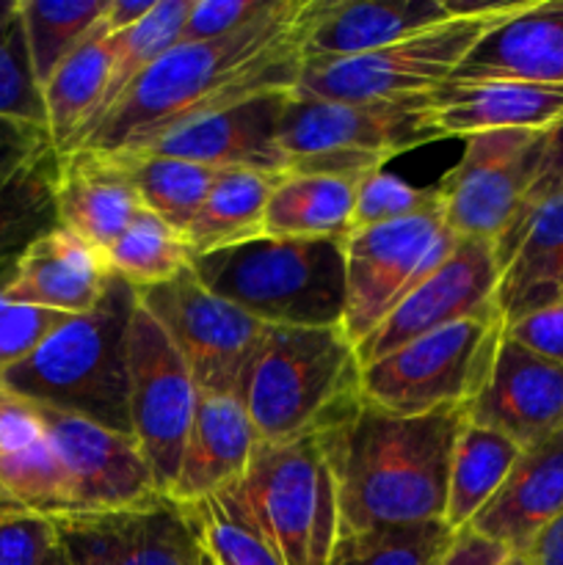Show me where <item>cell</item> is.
I'll return each mask as SVG.
<instances>
[{
	"label": "cell",
	"mask_w": 563,
	"mask_h": 565,
	"mask_svg": "<svg viewBox=\"0 0 563 565\" xmlns=\"http://www.w3.org/2000/svg\"><path fill=\"white\" fill-rule=\"evenodd\" d=\"M127 384L130 434L158 491L169 497L191 434L199 390L180 351L141 303L127 340Z\"/></svg>",
	"instance_id": "cell-12"
},
{
	"label": "cell",
	"mask_w": 563,
	"mask_h": 565,
	"mask_svg": "<svg viewBox=\"0 0 563 565\" xmlns=\"http://www.w3.org/2000/svg\"><path fill=\"white\" fill-rule=\"evenodd\" d=\"M17 9H20V0H0V25H3L9 17H14Z\"/></svg>",
	"instance_id": "cell-50"
},
{
	"label": "cell",
	"mask_w": 563,
	"mask_h": 565,
	"mask_svg": "<svg viewBox=\"0 0 563 565\" xmlns=\"http://www.w3.org/2000/svg\"><path fill=\"white\" fill-rule=\"evenodd\" d=\"M467 419L522 450L563 430V367L502 337Z\"/></svg>",
	"instance_id": "cell-18"
},
{
	"label": "cell",
	"mask_w": 563,
	"mask_h": 565,
	"mask_svg": "<svg viewBox=\"0 0 563 565\" xmlns=\"http://www.w3.org/2000/svg\"><path fill=\"white\" fill-rule=\"evenodd\" d=\"M519 456L522 447L497 430L480 428L467 419L453 450L450 478H447V527L456 533L467 530L486 502L497 494Z\"/></svg>",
	"instance_id": "cell-30"
},
{
	"label": "cell",
	"mask_w": 563,
	"mask_h": 565,
	"mask_svg": "<svg viewBox=\"0 0 563 565\" xmlns=\"http://www.w3.org/2000/svg\"><path fill=\"white\" fill-rule=\"evenodd\" d=\"M36 406L44 434L70 478L72 513L127 511L163 497L132 436L42 403Z\"/></svg>",
	"instance_id": "cell-16"
},
{
	"label": "cell",
	"mask_w": 563,
	"mask_h": 565,
	"mask_svg": "<svg viewBox=\"0 0 563 565\" xmlns=\"http://www.w3.org/2000/svg\"><path fill=\"white\" fill-rule=\"evenodd\" d=\"M44 565H70V561H66V555H64V550H61V544H59V550L53 552V555L47 557V563Z\"/></svg>",
	"instance_id": "cell-51"
},
{
	"label": "cell",
	"mask_w": 563,
	"mask_h": 565,
	"mask_svg": "<svg viewBox=\"0 0 563 565\" xmlns=\"http://www.w3.org/2000/svg\"><path fill=\"white\" fill-rule=\"evenodd\" d=\"M121 154V160L127 163V171H130V180L144 207L158 215L160 221H166L180 235L188 230L193 215L199 213L202 202L208 199L215 177L221 174L219 169H210V166L166 158V154Z\"/></svg>",
	"instance_id": "cell-33"
},
{
	"label": "cell",
	"mask_w": 563,
	"mask_h": 565,
	"mask_svg": "<svg viewBox=\"0 0 563 565\" xmlns=\"http://www.w3.org/2000/svg\"><path fill=\"white\" fill-rule=\"evenodd\" d=\"M196 279L259 323L287 329L342 326L346 237H270L199 254Z\"/></svg>",
	"instance_id": "cell-5"
},
{
	"label": "cell",
	"mask_w": 563,
	"mask_h": 565,
	"mask_svg": "<svg viewBox=\"0 0 563 565\" xmlns=\"http://www.w3.org/2000/svg\"><path fill=\"white\" fill-rule=\"evenodd\" d=\"M3 281H0V379L6 370L25 362L53 331L75 318V315L53 312V309L6 301Z\"/></svg>",
	"instance_id": "cell-40"
},
{
	"label": "cell",
	"mask_w": 563,
	"mask_h": 565,
	"mask_svg": "<svg viewBox=\"0 0 563 565\" xmlns=\"http://www.w3.org/2000/svg\"><path fill=\"white\" fill-rule=\"evenodd\" d=\"M226 491L282 563L329 565L340 541V508L318 436L257 441L246 475Z\"/></svg>",
	"instance_id": "cell-6"
},
{
	"label": "cell",
	"mask_w": 563,
	"mask_h": 565,
	"mask_svg": "<svg viewBox=\"0 0 563 565\" xmlns=\"http://www.w3.org/2000/svg\"><path fill=\"white\" fill-rule=\"evenodd\" d=\"M436 141L423 97L337 103L293 92L279 127L287 171L364 180L395 154Z\"/></svg>",
	"instance_id": "cell-7"
},
{
	"label": "cell",
	"mask_w": 563,
	"mask_h": 565,
	"mask_svg": "<svg viewBox=\"0 0 563 565\" xmlns=\"http://www.w3.org/2000/svg\"><path fill=\"white\" fill-rule=\"evenodd\" d=\"M199 544L213 565H285L274 546L243 516L230 491L188 505Z\"/></svg>",
	"instance_id": "cell-37"
},
{
	"label": "cell",
	"mask_w": 563,
	"mask_h": 565,
	"mask_svg": "<svg viewBox=\"0 0 563 565\" xmlns=\"http://www.w3.org/2000/svg\"><path fill=\"white\" fill-rule=\"evenodd\" d=\"M467 406L397 417L370 401L318 436L340 508V533L445 522L447 478Z\"/></svg>",
	"instance_id": "cell-2"
},
{
	"label": "cell",
	"mask_w": 563,
	"mask_h": 565,
	"mask_svg": "<svg viewBox=\"0 0 563 565\" xmlns=\"http://www.w3.org/2000/svg\"><path fill=\"white\" fill-rule=\"evenodd\" d=\"M191 3L193 0H158V3L152 6V11H149L138 25H132L130 31L110 39L114 58H110V72L103 88V99H99L97 114L92 116V121H88V127L83 130L75 149H81V143L97 130L99 121H103L105 116L110 114V108L121 99V94H125L127 88H130L132 83L160 58V55H166L177 42H180L182 25H185ZM75 149H72V152H75Z\"/></svg>",
	"instance_id": "cell-31"
},
{
	"label": "cell",
	"mask_w": 563,
	"mask_h": 565,
	"mask_svg": "<svg viewBox=\"0 0 563 565\" xmlns=\"http://www.w3.org/2000/svg\"><path fill=\"white\" fill-rule=\"evenodd\" d=\"M44 439L39 406L0 384V452H20Z\"/></svg>",
	"instance_id": "cell-45"
},
{
	"label": "cell",
	"mask_w": 563,
	"mask_h": 565,
	"mask_svg": "<svg viewBox=\"0 0 563 565\" xmlns=\"http://www.w3.org/2000/svg\"><path fill=\"white\" fill-rule=\"evenodd\" d=\"M59 550V530L50 516L20 505H0V565H44Z\"/></svg>",
	"instance_id": "cell-41"
},
{
	"label": "cell",
	"mask_w": 563,
	"mask_h": 565,
	"mask_svg": "<svg viewBox=\"0 0 563 565\" xmlns=\"http://www.w3.org/2000/svg\"><path fill=\"white\" fill-rule=\"evenodd\" d=\"M110 270L105 254L64 226L33 241L3 281V298L66 315L92 312L105 296Z\"/></svg>",
	"instance_id": "cell-25"
},
{
	"label": "cell",
	"mask_w": 563,
	"mask_h": 565,
	"mask_svg": "<svg viewBox=\"0 0 563 565\" xmlns=\"http://www.w3.org/2000/svg\"><path fill=\"white\" fill-rule=\"evenodd\" d=\"M136 292L138 303L180 351L196 390L237 397L243 375L270 326L210 292L193 268Z\"/></svg>",
	"instance_id": "cell-11"
},
{
	"label": "cell",
	"mask_w": 563,
	"mask_h": 565,
	"mask_svg": "<svg viewBox=\"0 0 563 565\" xmlns=\"http://www.w3.org/2000/svg\"><path fill=\"white\" fill-rule=\"evenodd\" d=\"M442 204L346 235V312L342 331L353 348L456 248Z\"/></svg>",
	"instance_id": "cell-10"
},
{
	"label": "cell",
	"mask_w": 563,
	"mask_h": 565,
	"mask_svg": "<svg viewBox=\"0 0 563 565\" xmlns=\"http://www.w3.org/2000/svg\"><path fill=\"white\" fill-rule=\"evenodd\" d=\"M502 340V320L467 318L428 331L362 367V397L397 417L469 406Z\"/></svg>",
	"instance_id": "cell-8"
},
{
	"label": "cell",
	"mask_w": 563,
	"mask_h": 565,
	"mask_svg": "<svg viewBox=\"0 0 563 565\" xmlns=\"http://www.w3.org/2000/svg\"><path fill=\"white\" fill-rule=\"evenodd\" d=\"M136 309V287L110 274L97 307L75 315L53 331L25 362L6 370L0 384L33 403L132 436L127 408V340Z\"/></svg>",
	"instance_id": "cell-4"
},
{
	"label": "cell",
	"mask_w": 563,
	"mask_h": 565,
	"mask_svg": "<svg viewBox=\"0 0 563 565\" xmlns=\"http://www.w3.org/2000/svg\"><path fill=\"white\" fill-rule=\"evenodd\" d=\"M282 174L265 171H221L199 213L182 232L191 257L241 246L263 235L265 207Z\"/></svg>",
	"instance_id": "cell-29"
},
{
	"label": "cell",
	"mask_w": 563,
	"mask_h": 565,
	"mask_svg": "<svg viewBox=\"0 0 563 565\" xmlns=\"http://www.w3.org/2000/svg\"><path fill=\"white\" fill-rule=\"evenodd\" d=\"M141 210L144 204L121 154L77 149L59 158L55 218L88 246L108 252Z\"/></svg>",
	"instance_id": "cell-24"
},
{
	"label": "cell",
	"mask_w": 563,
	"mask_h": 565,
	"mask_svg": "<svg viewBox=\"0 0 563 565\" xmlns=\"http://www.w3.org/2000/svg\"><path fill=\"white\" fill-rule=\"evenodd\" d=\"M561 292H563V285H561Z\"/></svg>",
	"instance_id": "cell-54"
},
{
	"label": "cell",
	"mask_w": 563,
	"mask_h": 565,
	"mask_svg": "<svg viewBox=\"0 0 563 565\" xmlns=\"http://www.w3.org/2000/svg\"><path fill=\"white\" fill-rule=\"evenodd\" d=\"M50 152L55 149L47 127L0 116V185L20 177Z\"/></svg>",
	"instance_id": "cell-44"
},
{
	"label": "cell",
	"mask_w": 563,
	"mask_h": 565,
	"mask_svg": "<svg viewBox=\"0 0 563 565\" xmlns=\"http://www.w3.org/2000/svg\"><path fill=\"white\" fill-rule=\"evenodd\" d=\"M517 0L497 17H450L442 25L386 44L373 53L340 61L304 64L296 94L337 103H386V99L423 97L450 81L464 55L495 22L506 20L522 6Z\"/></svg>",
	"instance_id": "cell-9"
},
{
	"label": "cell",
	"mask_w": 563,
	"mask_h": 565,
	"mask_svg": "<svg viewBox=\"0 0 563 565\" xmlns=\"http://www.w3.org/2000/svg\"><path fill=\"white\" fill-rule=\"evenodd\" d=\"M511 557L513 555H508L502 546L480 539L472 530H461V533H456L439 565H506Z\"/></svg>",
	"instance_id": "cell-47"
},
{
	"label": "cell",
	"mask_w": 563,
	"mask_h": 565,
	"mask_svg": "<svg viewBox=\"0 0 563 565\" xmlns=\"http://www.w3.org/2000/svg\"><path fill=\"white\" fill-rule=\"evenodd\" d=\"M544 132L500 130L467 138L464 158L436 185L453 235L495 243L517 221L535 180Z\"/></svg>",
	"instance_id": "cell-13"
},
{
	"label": "cell",
	"mask_w": 563,
	"mask_h": 565,
	"mask_svg": "<svg viewBox=\"0 0 563 565\" xmlns=\"http://www.w3.org/2000/svg\"><path fill=\"white\" fill-rule=\"evenodd\" d=\"M563 193V119L555 121L550 130L544 132V147H541L539 169H535V180L530 185L528 196H524L522 207L544 199Z\"/></svg>",
	"instance_id": "cell-46"
},
{
	"label": "cell",
	"mask_w": 563,
	"mask_h": 565,
	"mask_svg": "<svg viewBox=\"0 0 563 565\" xmlns=\"http://www.w3.org/2000/svg\"><path fill=\"white\" fill-rule=\"evenodd\" d=\"M425 119L436 141L500 130L541 132L563 119V86L450 77L425 94Z\"/></svg>",
	"instance_id": "cell-20"
},
{
	"label": "cell",
	"mask_w": 563,
	"mask_h": 565,
	"mask_svg": "<svg viewBox=\"0 0 563 565\" xmlns=\"http://www.w3.org/2000/svg\"><path fill=\"white\" fill-rule=\"evenodd\" d=\"M254 445L257 436L235 395L199 392L191 434L169 497L180 505H196L232 489L246 475Z\"/></svg>",
	"instance_id": "cell-26"
},
{
	"label": "cell",
	"mask_w": 563,
	"mask_h": 565,
	"mask_svg": "<svg viewBox=\"0 0 563 565\" xmlns=\"http://www.w3.org/2000/svg\"><path fill=\"white\" fill-rule=\"evenodd\" d=\"M524 563L528 565H563V513L552 519L530 550L524 552Z\"/></svg>",
	"instance_id": "cell-49"
},
{
	"label": "cell",
	"mask_w": 563,
	"mask_h": 565,
	"mask_svg": "<svg viewBox=\"0 0 563 565\" xmlns=\"http://www.w3.org/2000/svg\"><path fill=\"white\" fill-rule=\"evenodd\" d=\"M202 565H213V563L208 561V557H204V552H202Z\"/></svg>",
	"instance_id": "cell-53"
},
{
	"label": "cell",
	"mask_w": 563,
	"mask_h": 565,
	"mask_svg": "<svg viewBox=\"0 0 563 565\" xmlns=\"http://www.w3.org/2000/svg\"><path fill=\"white\" fill-rule=\"evenodd\" d=\"M0 116L47 127L42 88L33 75L20 9L0 25Z\"/></svg>",
	"instance_id": "cell-38"
},
{
	"label": "cell",
	"mask_w": 563,
	"mask_h": 565,
	"mask_svg": "<svg viewBox=\"0 0 563 565\" xmlns=\"http://www.w3.org/2000/svg\"><path fill=\"white\" fill-rule=\"evenodd\" d=\"M359 182L351 177L285 171L270 191L263 235L346 237L351 232Z\"/></svg>",
	"instance_id": "cell-27"
},
{
	"label": "cell",
	"mask_w": 563,
	"mask_h": 565,
	"mask_svg": "<svg viewBox=\"0 0 563 565\" xmlns=\"http://www.w3.org/2000/svg\"><path fill=\"white\" fill-rule=\"evenodd\" d=\"M456 530L445 522L340 533L329 565H439Z\"/></svg>",
	"instance_id": "cell-36"
},
{
	"label": "cell",
	"mask_w": 563,
	"mask_h": 565,
	"mask_svg": "<svg viewBox=\"0 0 563 565\" xmlns=\"http://www.w3.org/2000/svg\"><path fill=\"white\" fill-rule=\"evenodd\" d=\"M563 513V430L522 450L497 494L467 530L524 557L535 535Z\"/></svg>",
	"instance_id": "cell-23"
},
{
	"label": "cell",
	"mask_w": 563,
	"mask_h": 565,
	"mask_svg": "<svg viewBox=\"0 0 563 565\" xmlns=\"http://www.w3.org/2000/svg\"><path fill=\"white\" fill-rule=\"evenodd\" d=\"M502 337L563 367V298L506 323Z\"/></svg>",
	"instance_id": "cell-43"
},
{
	"label": "cell",
	"mask_w": 563,
	"mask_h": 565,
	"mask_svg": "<svg viewBox=\"0 0 563 565\" xmlns=\"http://www.w3.org/2000/svg\"><path fill=\"white\" fill-rule=\"evenodd\" d=\"M110 58H114L110 39H105L94 25L86 42L72 50L42 86L47 132L59 158L77 147L83 130L97 114L110 72Z\"/></svg>",
	"instance_id": "cell-28"
},
{
	"label": "cell",
	"mask_w": 563,
	"mask_h": 565,
	"mask_svg": "<svg viewBox=\"0 0 563 565\" xmlns=\"http://www.w3.org/2000/svg\"><path fill=\"white\" fill-rule=\"evenodd\" d=\"M495 254L500 265L495 301L502 326L561 301L563 193L522 207L517 221L495 241Z\"/></svg>",
	"instance_id": "cell-21"
},
{
	"label": "cell",
	"mask_w": 563,
	"mask_h": 565,
	"mask_svg": "<svg viewBox=\"0 0 563 565\" xmlns=\"http://www.w3.org/2000/svg\"><path fill=\"white\" fill-rule=\"evenodd\" d=\"M301 6L304 0H274L230 36L177 42L121 94L81 149L141 152L166 132L248 97L296 92L304 70L296 36Z\"/></svg>",
	"instance_id": "cell-1"
},
{
	"label": "cell",
	"mask_w": 563,
	"mask_h": 565,
	"mask_svg": "<svg viewBox=\"0 0 563 565\" xmlns=\"http://www.w3.org/2000/svg\"><path fill=\"white\" fill-rule=\"evenodd\" d=\"M70 565H202V544L188 505L171 497L141 508L55 516Z\"/></svg>",
	"instance_id": "cell-15"
},
{
	"label": "cell",
	"mask_w": 563,
	"mask_h": 565,
	"mask_svg": "<svg viewBox=\"0 0 563 565\" xmlns=\"http://www.w3.org/2000/svg\"><path fill=\"white\" fill-rule=\"evenodd\" d=\"M450 20L445 0H304L296 20L304 64L353 58Z\"/></svg>",
	"instance_id": "cell-19"
},
{
	"label": "cell",
	"mask_w": 563,
	"mask_h": 565,
	"mask_svg": "<svg viewBox=\"0 0 563 565\" xmlns=\"http://www.w3.org/2000/svg\"><path fill=\"white\" fill-rule=\"evenodd\" d=\"M55 177L59 154L50 152L20 177L0 185V281L9 279L33 241L59 226Z\"/></svg>",
	"instance_id": "cell-32"
},
{
	"label": "cell",
	"mask_w": 563,
	"mask_h": 565,
	"mask_svg": "<svg viewBox=\"0 0 563 565\" xmlns=\"http://www.w3.org/2000/svg\"><path fill=\"white\" fill-rule=\"evenodd\" d=\"M103 9L105 0H20V20L39 88L72 50L86 42Z\"/></svg>",
	"instance_id": "cell-35"
},
{
	"label": "cell",
	"mask_w": 563,
	"mask_h": 565,
	"mask_svg": "<svg viewBox=\"0 0 563 565\" xmlns=\"http://www.w3.org/2000/svg\"><path fill=\"white\" fill-rule=\"evenodd\" d=\"M439 204L436 188H412L397 180L390 171L379 169L364 177L357 188V207H353V230L390 224V221L406 218V215L423 213V210Z\"/></svg>",
	"instance_id": "cell-39"
},
{
	"label": "cell",
	"mask_w": 563,
	"mask_h": 565,
	"mask_svg": "<svg viewBox=\"0 0 563 565\" xmlns=\"http://www.w3.org/2000/svg\"><path fill=\"white\" fill-rule=\"evenodd\" d=\"M158 0H105V9L97 20V31L105 39H114L119 33L130 31L132 25L144 20L152 11Z\"/></svg>",
	"instance_id": "cell-48"
},
{
	"label": "cell",
	"mask_w": 563,
	"mask_h": 565,
	"mask_svg": "<svg viewBox=\"0 0 563 565\" xmlns=\"http://www.w3.org/2000/svg\"><path fill=\"white\" fill-rule=\"evenodd\" d=\"M274 0H193L180 42H210L241 31L270 9Z\"/></svg>",
	"instance_id": "cell-42"
},
{
	"label": "cell",
	"mask_w": 563,
	"mask_h": 565,
	"mask_svg": "<svg viewBox=\"0 0 563 565\" xmlns=\"http://www.w3.org/2000/svg\"><path fill=\"white\" fill-rule=\"evenodd\" d=\"M450 77L563 86V0H524L475 42Z\"/></svg>",
	"instance_id": "cell-22"
},
{
	"label": "cell",
	"mask_w": 563,
	"mask_h": 565,
	"mask_svg": "<svg viewBox=\"0 0 563 565\" xmlns=\"http://www.w3.org/2000/svg\"><path fill=\"white\" fill-rule=\"evenodd\" d=\"M290 97L293 92L257 94L166 132L141 152L191 160L219 171L243 169L285 174L287 158L282 152L279 127Z\"/></svg>",
	"instance_id": "cell-17"
},
{
	"label": "cell",
	"mask_w": 563,
	"mask_h": 565,
	"mask_svg": "<svg viewBox=\"0 0 563 565\" xmlns=\"http://www.w3.org/2000/svg\"><path fill=\"white\" fill-rule=\"evenodd\" d=\"M191 259L185 237L147 207L105 252V265L110 274L125 279L136 290L174 279L182 270L191 268Z\"/></svg>",
	"instance_id": "cell-34"
},
{
	"label": "cell",
	"mask_w": 563,
	"mask_h": 565,
	"mask_svg": "<svg viewBox=\"0 0 563 565\" xmlns=\"http://www.w3.org/2000/svg\"><path fill=\"white\" fill-rule=\"evenodd\" d=\"M237 401L257 441L287 445L334 428L362 403V364L342 326L268 329Z\"/></svg>",
	"instance_id": "cell-3"
},
{
	"label": "cell",
	"mask_w": 563,
	"mask_h": 565,
	"mask_svg": "<svg viewBox=\"0 0 563 565\" xmlns=\"http://www.w3.org/2000/svg\"><path fill=\"white\" fill-rule=\"evenodd\" d=\"M497 285H500V265H497L495 243L458 237L445 263L431 270L414 290H408L392 307V312L359 342V364L364 367L395 348L458 320L489 318V315L500 318L495 301Z\"/></svg>",
	"instance_id": "cell-14"
},
{
	"label": "cell",
	"mask_w": 563,
	"mask_h": 565,
	"mask_svg": "<svg viewBox=\"0 0 563 565\" xmlns=\"http://www.w3.org/2000/svg\"><path fill=\"white\" fill-rule=\"evenodd\" d=\"M506 565H528V563H524V557H511Z\"/></svg>",
	"instance_id": "cell-52"
}]
</instances>
